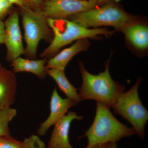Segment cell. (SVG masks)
<instances>
[{
    "label": "cell",
    "mask_w": 148,
    "mask_h": 148,
    "mask_svg": "<svg viewBox=\"0 0 148 148\" xmlns=\"http://www.w3.org/2000/svg\"><path fill=\"white\" fill-rule=\"evenodd\" d=\"M84 1H92L99 3L101 4L112 2H118L120 0H80Z\"/></svg>",
    "instance_id": "obj_23"
},
{
    "label": "cell",
    "mask_w": 148,
    "mask_h": 148,
    "mask_svg": "<svg viewBox=\"0 0 148 148\" xmlns=\"http://www.w3.org/2000/svg\"><path fill=\"white\" fill-rule=\"evenodd\" d=\"M136 134L132 127L123 124L116 118L110 108L101 102L96 101V109L93 123L84 137L87 138L86 147L94 145L116 142L121 138Z\"/></svg>",
    "instance_id": "obj_3"
},
{
    "label": "cell",
    "mask_w": 148,
    "mask_h": 148,
    "mask_svg": "<svg viewBox=\"0 0 148 148\" xmlns=\"http://www.w3.org/2000/svg\"><path fill=\"white\" fill-rule=\"evenodd\" d=\"M19 8L26 44L25 55L27 58L35 59L40 42L45 40L50 43L53 39V32L42 9H34L29 4Z\"/></svg>",
    "instance_id": "obj_5"
},
{
    "label": "cell",
    "mask_w": 148,
    "mask_h": 148,
    "mask_svg": "<svg viewBox=\"0 0 148 148\" xmlns=\"http://www.w3.org/2000/svg\"><path fill=\"white\" fill-rule=\"evenodd\" d=\"M17 86L15 74L6 68L0 67V110L10 108L13 105Z\"/></svg>",
    "instance_id": "obj_11"
},
{
    "label": "cell",
    "mask_w": 148,
    "mask_h": 148,
    "mask_svg": "<svg viewBox=\"0 0 148 148\" xmlns=\"http://www.w3.org/2000/svg\"><path fill=\"white\" fill-rule=\"evenodd\" d=\"M4 22L5 26L4 44L7 50L6 60L11 63L20 56L25 55L18 12L16 11L12 12Z\"/></svg>",
    "instance_id": "obj_8"
},
{
    "label": "cell",
    "mask_w": 148,
    "mask_h": 148,
    "mask_svg": "<svg viewBox=\"0 0 148 148\" xmlns=\"http://www.w3.org/2000/svg\"><path fill=\"white\" fill-rule=\"evenodd\" d=\"M5 36V26L4 22L0 20V45L4 43Z\"/></svg>",
    "instance_id": "obj_20"
},
{
    "label": "cell",
    "mask_w": 148,
    "mask_h": 148,
    "mask_svg": "<svg viewBox=\"0 0 148 148\" xmlns=\"http://www.w3.org/2000/svg\"><path fill=\"white\" fill-rule=\"evenodd\" d=\"M47 61L46 58L36 60L19 56L11 63L10 66L14 73L28 72L34 74L40 79H42L45 78L47 75L46 66Z\"/></svg>",
    "instance_id": "obj_13"
},
{
    "label": "cell",
    "mask_w": 148,
    "mask_h": 148,
    "mask_svg": "<svg viewBox=\"0 0 148 148\" xmlns=\"http://www.w3.org/2000/svg\"><path fill=\"white\" fill-rule=\"evenodd\" d=\"M102 5L95 2L80 0H46L42 10L47 18L67 19L75 14Z\"/></svg>",
    "instance_id": "obj_7"
},
{
    "label": "cell",
    "mask_w": 148,
    "mask_h": 148,
    "mask_svg": "<svg viewBox=\"0 0 148 148\" xmlns=\"http://www.w3.org/2000/svg\"><path fill=\"white\" fill-rule=\"evenodd\" d=\"M20 148H46V147L38 136L33 135L22 142Z\"/></svg>",
    "instance_id": "obj_17"
},
{
    "label": "cell",
    "mask_w": 148,
    "mask_h": 148,
    "mask_svg": "<svg viewBox=\"0 0 148 148\" xmlns=\"http://www.w3.org/2000/svg\"><path fill=\"white\" fill-rule=\"evenodd\" d=\"M30 6L34 7L36 8H40V6L42 3L43 0H27Z\"/></svg>",
    "instance_id": "obj_22"
},
{
    "label": "cell",
    "mask_w": 148,
    "mask_h": 148,
    "mask_svg": "<svg viewBox=\"0 0 148 148\" xmlns=\"http://www.w3.org/2000/svg\"><path fill=\"white\" fill-rule=\"evenodd\" d=\"M118 2L107 3L75 14L67 19L86 28L112 27L117 30L139 21L138 16L126 12Z\"/></svg>",
    "instance_id": "obj_4"
},
{
    "label": "cell",
    "mask_w": 148,
    "mask_h": 148,
    "mask_svg": "<svg viewBox=\"0 0 148 148\" xmlns=\"http://www.w3.org/2000/svg\"><path fill=\"white\" fill-rule=\"evenodd\" d=\"M2 65H1V63H0V67H2Z\"/></svg>",
    "instance_id": "obj_26"
},
{
    "label": "cell",
    "mask_w": 148,
    "mask_h": 148,
    "mask_svg": "<svg viewBox=\"0 0 148 148\" xmlns=\"http://www.w3.org/2000/svg\"><path fill=\"white\" fill-rule=\"evenodd\" d=\"M141 81V78L138 79L128 91L123 92L119 97L111 108L115 114L129 122L136 134L144 139L145 126L148 120V111L143 106L138 94V88Z\"/></svg>",
    "instance_id": "obj_6"
},
{
    "label": "cell",
    "mask_w": 148,
    "mask_h": 148,
    "mask_svg": "<svg viewBox=\"0 0 148 148\" xmlns=\"http://www.w3.org/2000/svg\"><path fill=\"white\" fill-rule=\"evenodd\" d=\"M83 117L75 112L69 111L54 125L49 142L48 148H74L69 141V132L72 121L74 120H80Z\"/></svg>",
    "instance_id": "obj_10"
},
{
    "label": "cell",
    "mask_w": 148,
    "mask_h": 148,
    "mask_svg": "<svg viewBox=\"0 0 148 148\" xmlns=\"http://www.w3.org/2000/svg\"><path fill=\"white\" fill-rule=\"evenodd\" d=\"M22 143L11 135L0 137V148H20Z\"/></svg>",
    "instance_id": "obj_18"
},
{
    "label": "cell",
    "mask_w": 148,
    "mask_h": 148,
    "mask_svg": "<svg viewBox=\"0 0 148 148\" xmlns=\"http://www.w3.org/2000/svg\"><path fill=\"white\" fill-rule=\"evenodd\" d=\"M108 148H117L116 142H111L108 143Z\"/></svg>",
    "instance_id": "obj_25"
},
{
    "label": "cell",
    "mask_w": 148,
    "mask_h": 148,
    "mask_svg": "<svg viewBox=\"0 0 148 148\" xmlns=\"http://www.w3.org/2000/svg\"><path fill=\"white\" fill-rule=\"evenodd\" d=\"M110 58L105 64V70L98 75L90 73L79 63V70L82 83L79 90L81 102L85 100H94L101 102L109 108L116 102L119 97L125 92V87L114 81L109 71Z\"/></svg>",
    "instance_id": "obj_1"
},
{
    "label": "cell",
    "mask_w": 148,
    "mask_h": 148,
    "mask_svg": "<svg viewBox=\"0 0 148 148\" xmlns=\"http://www.w3.org/2000/svg\"><path fill=\"white\" fill-rule=\"evenodd\" d=\"M6 1L12 5H13V4L16 5L18 6L19 8L23 7L29 4V3L27 2V0H6Z\"/></svg>",
    "instance_id": "obj_21"
},
{
    "label": "cell",
    "mask_w": 148,
    "mask_h": 148,
    "mask_svg": "<svg viewBox=\"0 0 148 148\" xmlns=\"http://www.w3.org/2000/svg\"><path fill=\"white\" fill-rule=\"evenodd\" d=\"M47 21L53 32V39L40 55L41 58L47 59L52 58L62 47L75 41L88 38L97 39L101 35L110 36L114 32L106 28H85L65 18H47Z\"/></svg>",
    "instance_id": "obj_2"
},
{
    "label": "cell",
    "mask_w": 148,
    "mask_h": 148,
    "mask_svg": "<svg viewBox=\"0 0 148 148\" xmlns=\"http://www.w3.org/2000/svg\"><path fill=\"white\" fill-rule=\"evenodd\" d=\"M12 6L6 0H0V20L3 21Z\"/></svg>",
    "instance_id": "obj_19"
},
{
    "label": "cell",
    "mask_w": 148,
    "mask_h": 148,
    "mask_svg": "<svg viewBox=\"0 0 148 148\" xmlns=\"http://www.w3.org/2000/svg\"><path fill=\"white\" fill-rule=\"evenodd\" d=\"M77 104L72 99L61 98L55 87L51 97L50 114L45 121L40 125L37 130L38 135L41 136L45 135L49 128L66 115L70 108Z\"/></svg>",
    "instance_id": "obj_9"
},
{
    "label": "cell",
    "mask_w": 148,
    "mask_h": 148,
    "mask_svg": "<svg viewBox=\"0 0 148 148\" xmlns=\"http://www.w3.org/2000/svg\"><path fill=\"white\" fill-rule=\"evenodd\" d=\"M135 21L126 25L120 31L136 48L145 50L148 47V29L145 24Z\"/></svg>",
    "instance_id": "obj_14"
},
{
    "label": "cell",
    "mask_w": 148,
    "mask_h": 148,
    "mask_svg": "<svg viewBox=\"0 0 148 148\" xmlns=\"http://www.w3.org/2000/svg\"><path fill=\"white\" fill-rule=\"evenodd\" d=\"M47 73L55 81L67 98L74 100L77 103L81 102L77 89L69 81L65 71L56 69H47Z\"/></svg>",
    "instance_id": "obj_15"
},
{
    "label": "cell",
    "mask_w": 148,
    "mask_h": 148,
    "mask_svg": "<svg viewBox=\"0 0 148 148\" xmlns=\"http://www.w3.org/2000/svg\"><path fill=\"white\" fill-rule=\"evenodd\" d=\"M108 143L100 144V145H94L90 146L88 147L85 148H108Z\"/></svg>",
    "instance_id": "obj_24"
},
{
    "label": "cell",
    "mask_w": 148,
    "mask_h": 148,
    "mask_svg": "<svg viewBox=\"0 0 148 148\" xmlns=\"http://www.w3.org/2000/svg\"><path fill=\"white\" fill-rule=\"evenodd\" d=\"M16 114V110L10 108L0 110V137L11 135L9 123Z\"/></svg>",
    "instance_id": "obj_16"
},
{
    "label": "cell",
    "mask_w": 148,
    "mask_h": 148,
    "mask_svg": "<svg viewBox=\"0 0 148 148\" xmlns=\"http://www.w3.org/2000/svg\"><path fill=\"white\" fill-rule=\"evenodd\" d=\"M90 45L88 38L77 40L71 46L64 49L47 60V69H56L65 71L66 66L72 58L78 53L86 51Z\"/></svg>",
    "instance_id": "obj_12"
}]
</instances>
